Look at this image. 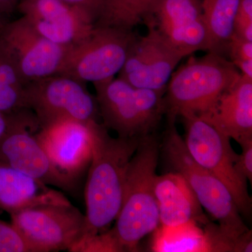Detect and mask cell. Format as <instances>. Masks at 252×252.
Here are the masks:
<instances>
[{
	"label": "cell",
	"instance_id": "6da1fadb",
	"mask_svg": "<svg viewBox=\"0 0 252 252\" xmlns=\"http://www.w3.org/2000/svg\"><path fill=\"white\" fill-rule=\"evenodd\" d=\"M90 130L92 157L85 192L86 228L79 241L105 232L117 218L126 169L141 140L112 137L97 121L90 123Z\"/></svg>",
	"mask_w": 252,
	"mask_h": 252
},
{
	"label": "cell",
	"instance_id": "7a4b0ae2",
	"mask_svg": "<svg viewBox=\"0 0 252 252\" xmlns=\"http://www.w3.org/2000/svg\"><path fill=\"white\" fill-rule=\"evenodd\" d=\"M160 147L154 133L147 136L128 162L117 223L105 231L114 252L137 251L141 240L160 224L154 189Z\"/></svg>",
	"mask_w": 252,
	"mask_h": 252
},
{
	"label": "cell",
	"instance_id": "3957f363",
	"mask_svg": "<svg viewBox=\"0 0 252 252\" xmlns=\"http://www.w3.org/2000/svg\"><path fill=\"white\" fill-rule=\"evenodd\" d=\"M177 118L167 117V127L162 144V154L172 171L187 180L199 203L218 222L220 234L231 252H238L249 228L243 222L233 196L225 185L194 160L176 127Z\"/></svg>",
	"mask_w": 252,
	"mask_h": 252
},
{
	"label": "cell",
	"instance_id": "277c9868",
	"mask_svg": "<svg viewBox=\"0 0 252 252\" xmlns=\"http://www.w3.org/2000/svg\"><path fill=\"white\" fill-rule=\"evenodd\" d=\"M240 76L233 63L220 54L209 52L201 58L192 56L172 73L167 84L165 115L203 117Z\"/></svg>",
	"mask_w": 252,
	"mask_h": 252
},
{
	"label": "cell",
	"instance_id": "5b68a950",
	"mask_svg": "<svg viewBox=\"0 0 252 252\" xmlns=\"http://www.w3.org/2000/svg\"><path fill=\"white\" fill-rule=\"evenodd\" d=\"M94 84L102 124L118 137L152 135L165 115L163 91L135 87L119 77Z\"/></svg>",
	"mask_w": 252,
	"mask_h": 252
},
{
	"label": "cell",
	"instance_id": "8992f818",
	"mask_svg": "<svg viewBox=\"0 0 252 252\" xmlns=\"http://www.w3.org/2000/svg\"><path fill=\"white\" fill-rule=\"evenodd\" d=\"M185 125V144L194 160L229 190L240 214L250 217L252 199L248 180L235 168L238 154L230 139L212 124L195 115L182 117Z\"/></svg>",
	"mask_w": 252,
	"mask_h": 252
},
{
	"label": "cell",
	"instance_id": "52a82bcc",
	"mask_svg": "<svg viewBox=\"0 0 252 252\" xmlns=\"http://www.w3.org/2000/svg\"><path fill=\"white\" fill-rule=\"evenodd\" d=\"M137 36L132 31L94 26L68 50L59 74L93 84L110 80L122 69Z\"/></svg>",
	"mask_w": 252,
	"mask_h": 252
},
{
	"label": "cell",
	"instance_id": "ba28073f",
	"mask_svg": "<svg viewBox=\"0 0 252 252\" xmlns=\"http://www.w3.org/2000/svg\"><path fill=\"white\" fill-rule=\"evenodd\" d=\"M28 109L34 113L39 128L64 121H97L98 104L84 83L55 74L28 81L25 87Z\"/></svg>",
	"mask_w": 252,
	"mask_h": 252
},
{
	"label": "cell",
	"instance_id": "9c48e42d",
	"mask_svg": "<svg viewBox=\"0 0 252 252\" xmlns=\"http://www.w3.org/2000/svg\"><path fill=\"white\" fill-rule=\"evenodd\" d=\"M10 217L33 252L70 251L86 228V215L69 201L28 207Z\"/></svg>",
	"mask_w": 252,
	"mask_h": 252
},
{
	"label": "cell",
	"instance_id": "30bf717a",
	"mask_svg": "<svg viewBox=\"0 0 252 252\" xmlns=\"http://www.w3.org/2000/svg\"><path fill=\"white\" fill-rule=\"evenodd\" d=\"M39 130V122L31 109L20 113L0 138V161L46 185L72 191L77 182L53 165L36 140L35 133Z\"/></svg>",
	"mask_w": 252,
	"mask_h": 252
},
{
	"label": "cell",
	"instance_id": "8fae6325",
	"mask_svg": "<svg viewBox=\"0 0 252 252\" xmlns=\"http://www.w3.org/2000/svg\"><path fill=\"white\" fill-rule=\"evenodd\" d=\"M69 47L46 39L22 17L6 23L0 32V49L27 82L59 74Z\"/></svg>",
	"mask_w": 252,
	"mask_h": 252
},
{
	"label": "cell",
	"instance_id": "7c38bea8",
	"mask_svg": "<svg viewBox=\"0 0 252 252\" xmlns=\"http://www.w3.org/2000/svg\"><path fill=\"white\" fill-rule=\"evenodd\" d=\"M148 32L137 36L119 77L142 89L165 92L172 73L185 55L162 36L150 21Z\"/></svg>",
	"mask_w": 252,
	"mask_h": 252
},
{
	"label": "cell",
	"instance_id": "4fadbf2b",
	"mask_svg": "<svg viewBox=\"0 0 252 252\" xmlns=\"http://www.w3.org/2000/svg\"><path fill=\"white\" fill-rule=\"evenodd\" d=\"M17 7L32 28L60 45L79 44L94 28L90 15L61 0H21Z\"/></svg>",
	"mask_w": 252,
	"mask_h": 252
},
{
	"label": "cell",
	"instance_id": "5bb4252c",
	"mask_svg": "<svg viewBox=\"0 0 252 252\" xmlns=\"http://www.w3.org/2000/svg\"><path fill=\"white\" fill-rule=\"evenodd\" d=\"M147 21L185 57L198 51H210L200 0H162Z\"/></svg>",
	"mask_w": 252,
	"mask_h": 252
},
{
	"label": "cell",
	"instance_id": "9a60e30c",
	"mask_svg": "<svg viewBox=\"0 0 252 252\" xmlns=\"http://www.w3.org/2000/svg\"><path fill=\"white\" fill-rule=\"evenodd\" d=\"M91 122L64 121L39 128L35 133L53 165L76 182L90 165Z\"/></svg>",
	"mask_w": 252,
	"mask_h": 252
},
{
	"label": "cell",
	"instance_id": "2e32d148",
	"mask_svg": "<svg viewBox=\"0 0 252 252\" xmlns=\"http://www.w3.org/2000/svg\"><path fill=\"white\" fill-rule=\"evenodd\" d=\"M200 118L239 144L252 140V78L241 74Z\"/></svg>",
	"mask_w": 252,
	"mask_h": 252
},
{
	"label": "cell",
	"instance_id": "e0dca14e",
	"mask_svg": "<svg viewBox=\"0 0 252 252\" xmlns=\"http://www.w3.org/2000/svg\"><path fill=\"white\" fill-rule=\"evenodd\" d=\"M154 189L160 225L175 226L190 221L202 225L208 223L196 195L178 172L157 175Z\"/></svg>",
	"mask_w": 252,
	"mask_h": 252
},
{
	"label": "cell",
	"instance_id": "ac0fdd59",
	"mask_svg": "<svg viewBox=\"0 0 252 252\" xmlns=\"http://www.w3.org/2000/svg\"><path fill=\"white\" fill-rule=\"evenodd\" d=\"M67 202L61 192L0 161V210L11 215L42 204Z\"/></svg>",
	"mask_w": 252,
	"mask_h": 252
},
{
	"label": "cell",
	"instance_id": "d6986e66",
	"mask_svg": "<svg viewBox=\"0 0 252 252\" xmlns=\"http://www.w3.org/2000/svg\"><path fill=\"white\" fill-rule=\"evenodd\" d=\"M212 223L204 228L195 221L175 226L159 224L153 232L152 250L156 252H216Z\"/></svg>",
	"mask_w": 252,
	"mask_h": 252
},
{
	"label": "cell",
	"instance_id": "ffe728a7",
	"mask_svg": "<svg viewBox=\"0 0 252 252\" xmlns=\"http://www.w3.org/2000/svg\"><path fill=\"white\" fill-rule=\"evenodd\" d=\"M200 2L211 44L209 52L221 55L234 33L240 0H200Z\"/></svg>",
	"mask_w": 252,
	"mask_h": 252
},
{
	"label": "cell",
	"instance_id": "44dd1931",
	"mask_svg": "<svg viewBox=\"0 0 252 252\" xmlns=\"http://www.w3.org/2000/svg\"><path fill=\"white\" fill-rule=\"evenodd\" d=\"M162 0H108L94 26L132 31L153 15Z\"/></svg>",
	"mask_w": 252,
	"mask_h": 252
},
{
	"label": "cell",
	"instance_id": "7402d4cb",
	"mask_svg": "<svg viewBox=\"0 0 252 252\" xmlns=\"http://www.w3.org/2000/svg\"><path fill=\"white\" fill-rule=\"evenodd\" d=\"M27 83L0 49V112L11 114L28 109L25 91Z\"/></svg>",
	"mask_w": 252,
	"mask_h": 252
},
{
	"label": "cell",
	"instance_id": "603a6c76",
	"mask_svg": "<svg viewBox=\"0 0 252 252\" xmlns=\"http://www.w3.org/2000/svg\"><path fill=\"white\" fill-rule=\"evenodd\" d=\"M0 252H33V250L12 223L0 220Z\"/></svg>",
	"mask_w": 252,
	"mask_h": 252
},
{
	"label": "cell",
	"instance_id": "cb8c5ba5",
	"mask_svg": "<svg viewBox=\"0 0 252 252\" xmlns=\"http://www.w3.org/2000/svg\"><path fill=\"white\" fill-rule=\"evenodd\" d=\"M226 51L232 63L237 61L252 60V41L245 40L233 33L227 45Z\"/></svg>",
	"mask_w": 252,
	"mask_h": 252
},
{
	"label": "cell",
	"instance_id": "d4e9b609",
	"mask_svg": "<svg viewBox=\"0 0 252 252\" xmlns=\"http://www.w3.org/2000/svg\"><path fill=\"white\" fill-rule=\"evenodd\" d=\"M242 153L238 154L235 168L240 175L252 182V140L240 144Z\"/></svg>",
	"mask_w": 252,
	"mask_h": 252
},
{
	"label": "cell",
	"instance_id": "484cf974",
	"mask_svg": "<svg viewBox=\"0 0 252 252\" xmlns=\"http://www.w3.org/2000/svg\"><path fill=\"white\" fill-rule=\"evenodd\" d=\"M68 4L76 6L90 15L94 24L104 11L108 0H61Z\"/></svg>",
	"mask_w": 252,
	"mask_h": 252
},
{
	"label": "cell",
	"instance_id": "4316f807",
	"mask_svg": "<svg viewBox=\"0 0 252 252\" xmlns=\"http://www.w3.org/2000/svg\"><path fill=\"white\" fill-rule=\"evenodd\" d=\"M24 110V109H23ZM19 112L6 114V113L0 112V138L6 133V131L9 130L10 126L12 125L13 123L17 119L20 113Z\"/></svg>",
	"mask_w": 252,
	"mask_h": 252
},
{
	"label": "cell",
	"instance_id": "83f0119b",
	"mask_svg": "<svg viewBox=\"0 0 252 252\" xmlns=\"http://www.w3.org/2000/svg\"><path fill=\"white\" fill-rule=\"evenodd\" d=\"M18 6V0H0V12L3 15L11 14Z\"/></svg>",
	"mask_w": 252,
	"mask_h": 252
}]
</instances>
